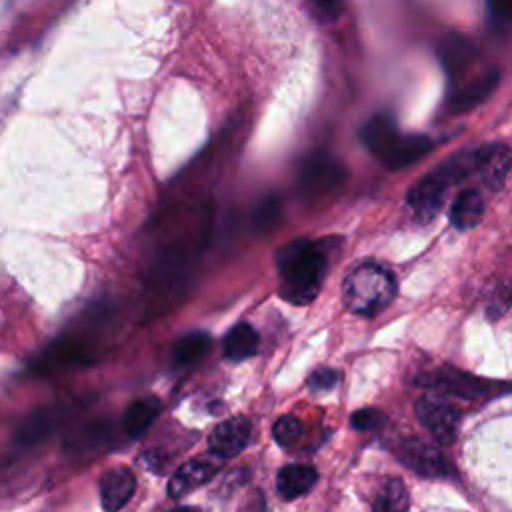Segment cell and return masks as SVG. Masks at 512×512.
Here are the masks:
<instances>
[{
  "mask_svg": "<svg viewBox=\"0 0 512 512\" xmlns=\"http://www.w3.org/2000/svg\"><path fill=\"white\" fill-rule=\"evenodd\" d=\"M364 146L388 168H406L424 158L432 148V140L422 134H400L396 124L386 114L372 116L362 132Z\"/></svg>",
  "mask_w": 512,
  "mask_h": 512,
  "instance_id": "obj_3",
  "label": "cell"
},
{
  "mask_svg": "<svg viewBox=\"0 0 512 512\" xmlns=\"http://www.w3.org/2000/svg\"><path fill=\"white\" fill-rule=\"evenodd\" d=\"M484 214V198L478 188H466L450 206V222L458 230H472Z\"/></svg>",
  "mask_w": 512,
  "mask_h": 512,
  "instance_id": "obj_17",
  "label": "cell"
},
{
  "mask_svg": "<svg viewBox=\"0 0 512 512\" xmlns=\"http://www.w3.org/2000/svg\"><path fill=\"white\" fill-rule=\"evenodd\" d=\"M302 434V422L294 416H280L272 426V436L280 446H292Z\"/></svg>",
  "mask_w": 512,
  "mask_h": 512,
  "instance_id": "obj_23",
  "label": "cell"
},
{
  "mask_svg": "<svg viewBox=\"0 0 512 512\" xmlns=\"http://www.w3.org/2000/svg\"><path fill=\"white\" fill-rule=\"evenodd\" d=\"M160 408L162 406L156 398H138V400H134L124 412V432L130 438L142 436L152 426L156 416L160 414Z\"/></svg>",
  "mask_w": 512,
  "mask_h": 512,
  "instance_id": "obj_19",
  "label": "cell"
},
{
  "mask_svg": "<svg viewBox=\"0 0 512 512\" xmlns=\"http://www.w3.org/2000/svg\"><path fill=\"white\" fill-rule=\"evenodd\" d=\"M384 422H386V414L380 412L378 408H362V410H356V412L350 416L352 428H354V430H360V432L378 430V428H382Z\"/></svg>",
  "mask_w": 512,
  "mask_h": 512,
  "instance_id": "obj_25",
  "label": "cell"
},
{
  "mask_svg": "<svg viewBox=\"0 0 512 512\" xmlns=\"http://www.w3.org/2000/svg\"><path fill=\"white\" fill-rule=\"evenodd\" d=\"M312 18L318 24H332L340 18L344 0H306Z\"/></svg>",
  "mask_w": 512,
  "mask_h": 512,
  "instance_id": "obj_24",
  "label": "cell"
},
{
  "mask_svg": "<svg viewBox=\"0 0 512 512\" xmlns=\"http://www.w3.org/2000/svg\"><path fill=\"white\" fill-rule=\"evenodd\" d=\"M280 214V204L276 198H268L266 204L260 206L258 216H256V226L258 228H270L276 222V216Z\"/></svg>",
  "mask_w": 512,
  "mask_h": 512,
  "instance_id": "obj_27",
  "label": "cell"
},
{
  "mask_svg": "<svg viewBox=\"0 0 512 512\" xmlns=\"http://www.w3.org/2000/svg\"><path fill=\"white\" fill-rule=\"evenodd\" d=\"M66 408L62 406H44L34 410L28 418L22 420V424L16 430V444L20 448H32L48 440L64 422Z\"/></svg>",
  "mask_w": 512,
  "mask_h": 512,
  "instance_id": "obj_9",
  "label": "cell"
},
{
  "mask_svg": "<svg viewBox=\"0 0 512 512\" xmlns=\"http://www.w3.org/2000/svg\"><path fill=\"white\" fill-rule=\"evenodd\" d=\"M396 296V280L390 270L368 262L354 268L342 286V298L350 312L360 316H376Z\"/></svg>",
  "mask_w": 512,
  "mask_h": 512,
  "instance_id": "obj_4",
  "label": "cell"
},
{
  "mask_svg": "<svg viewBox=\"0 0 512 512\" xmlns=\"http://www.w3.org/2000/svg\"><path fill=\"white\" fill-rule=\"evenodd\" d=\"M436 54L444 72L454 82L458 76L464 74V70L470 68V64L478 56V50L470 38L450 32L442 36L440 42L436 44Z\"/></svg>",
  "mask_w": 512,
  "mask_h": 512,
  "instance_id": "obj_11",
  "label": "cell"
},
{
  "mask_svg": "<svg viewBox=\"0 0 512 512\" xmlns=\"http://www.w3.org/2000/svg\"><path fill=\"white\" fill-rule=\"evenodd\" d=\"M252 422L246 416H232L220 422L208 436V448L218 458L238 456L250 442Z\"/></svg>",
  "mask_w": 512,
  "mask_h": 512,
  "instance_id": "obj_10",
  "label": "cell"
},
{
  "mask_svg": "<svg viewBox=\"0 0 512 512\" xmlns=\"http://www.w3.org/2000/svg\"><path fill=\"white\" fill-rule=\"evenodd\" d=\"M340 374L334 368H318L308 376V388L314 392H326L338 386Z\"/></svg>",
  "mask_w": 512,
  "mask_h": 512,
  "instance_id": "obj_26",
  "label": "cell"
},
{
  "mask_svg": "<svg viewBox=\"0 0 512 512\" xmlns=\"http://www.w3.org/2000/svg\"><path fill=\"white\" fill-rule=\"evenodd\" d=\"M216 474V466L208 460H190L186 464H182L174 476L168 482V494L170 498H182L188 492L200 488L202 484H206L208 480H212V476Z\"/></svg>",
  "mask_w": 512,
  "mask_h": 512,
  "instance_id": "obj_14",
  "label": "cell"
},
{
  "mask_svg": "<svg viewBox=\"0 0 512 512\" xmlns=\"http://www.w3.org/2000/svg\"><path fill=\"white\" fill-rule=\"evenodd\" d=\"M316 480H318L316 468L308 464H288L280 468L276 476V488L284 500H296L308 494L314 488Z\"/></svg>",
  "mask_w": 512,
  "mask_h": 512,
  "instance_id": "obj_15",
  "label": "cell"
},
{
  "mask_svg": "<svg viewBox=\"0 0 512 512\" xmlns=\"http://www.w3.org/2000/svg\"><path fill=\"white\" fill-rule=\"evenodd\" d=\"M416 416L438 444L450 446L454 442L460 428V410L452 402L434 396L420 398L416 402Z\"/></svg>",
  "mask_w": 512,
  "mask_h": 512,
  "instance_id": "obj_6",
  "label": "cell"
},
{
  "mask_svg": "<svg viewBox=\"0 0 512 512\" xmlns=\"http://www.w3.org/2000/svg\"><path fill=\"white\" fill-rule=\"evenodd\" d=\"M500 80V70H488L484 76L476 78L474 82L466 84L464 88L456 90L448 102L452 112H468L482 104L498 86Z\"/></svg>",
  "mask_w": 512,
  "mask_h": 512,
  "instance_id": "obj_16",
  "label": "cell"
},
{
  "mask_svg": "<svg viewBox=\"0 0 512 512\" xmlns=\"http://www.w3.org/2000/svg\"><path fill=\"white\" fill-rule=\"evenodd\" d=\"M134 490H136V476L132 474V470L124 466L112 468L100 478V500H102V506L110 512L124 508L134 496Z\"/></svg>",
  "mask_w": 512,
  "mask_h": 512,
  "instance_id": "obj_13",
  "label": "cell"
},
{
  "mask_svg": "<svg viewBox=\"0 0 512 512\" xmlns=\"http://www.w3.org/2000/svg\"><path fill=\"white\" fill-rule=\"evenodd\" d=\"M86 356H88V350L82 342L70 340V338L58 340L50 348H46L30 368L36 374H46V372H54V370H60L66 366L84 364Z\"/></svg>",
  "mask_w": 512,
  "mask_h": 512,
  "instance_id": "obj_12",
  "label": "cell"
},
{
  "mask_svg": "<svg viewBox=\"0 0 512 512\" xmlns=\"http://www.w3.org/2000/svg\"><path fill=\"white\" fill-rule=\"evenodd\" d=\"M344 178H346V170L334 156L316 152L304 158L298 174V186L304 198L318 200L338 190Z\"/></svg>",
  "mask_w": 512,
  "mask_h": 512,
  "instance_id": "obj_5",
  "label": "cell"
},
{
  "mask_svg": "<svg viewBox=\"0 0 512 512\" xmlns=\"http://www.w3.org/2000/svg\"><path fill=\"white\" fill-rule=\"evenodd\" d=\"M398 456L410 470H414L420 476L440 478V476H448L450 472V466L442 456V452L434 444L420 438L402 440L398 444Z\"/></svg>",
  "mask_w": 512,
  "mask_h": 512,
  "instance_id": "obj_8",
  "label": "cell"
},
{
  "mask_svg": "<svg viewBox=\"0 0 512 512\" xmlns=\"http://www.w3.org/2000/svg\"><path fill=\"white\" fill-rule=\"evenodd\" d=\"M510 170V150L504 144H486L484 148V158L480 166V178L484 184L498 192L508 176Z\"/></svg>",
  "mask_w": 512,
  "mask_h": 512,
  "instance_id": "obj_18",
  "label": "cell"
},
{
  "mask_svg": "<svg viewBox=\"0 0 512 512\" xmlns=\"http://www.w3.org/2000/svg\"><path fill=\"white\" fill-rule=\"evenodd\" d=\"M484 148L486 146H476L452 154L410 188L406 200L418 222H428L438 216L448 188L472 178V174L480 176Z\"/></svg>",
  "mask_w": 512,
  "mask_h": 512,
  "instance_id": "obj_1",
  "label": "cell"
},
{
  "mask_svg": "<svg viewBox=\"0 0 512 512\" xmlns=\"http://www.w3.org/2000/svg\"><path fill=\"white\" fill-rule=\"evenodd\" d=\"M326 252L310 240H296L278 252L280 292L292 304H308L320 292Z\"/></svg>",
  "mask_w": 512,
  "mask_h": 512,
  "instance_id": "obj_2",
  "label": "cell"
},
{
  "mask_svg": "<svg viewBox=\"0 0 512 512\" xmlns=\"http://www.w3.org/2000/svg\"><path fill=\"white\" fill-rule=\"evenodd\" d=\"M418 386H424V388H432V390H438L442 394H448V396H458V398H466V400H474V398H480L488 392V384L472 374H466V372H460L456 368H440V370H434V372H428V374H422L416 378Z\"/></svg>",
  "mask_w": 512,
  "mask_h": 512,
  "instance_id": "obj_7",
  "label": "cell"
},
{
  "mask_svg": "<svg viewBox=\"0 0 512 512\" xmlns=\"http://www.w3.org/2000/svg\"><path fill=\"white\" fill-rule=\"evenodd\" d=\"M210 336L206 332H190L184 334L172 350V360L176 366L184 368V366H192L196 364L208 350H210Z\"/></svg>",
  "mask_w": 512,
  "mask_h": 512,
  "instance_id": "obj_21",
  "label": "cell"
},
{
  "mask_svg": "<svg viewBox=\"0 0 512 512\" xmlns=\"http://www.w3.org/2000/svg\"><path fill=\"white\" fill-rule=\"evenodd\" d=\"M258 342V332L250 324H236L224 338V356L230 362H242L256 354Z\"/></svg>",
  "mask_w": 512,
  "mask_h": 512,
  "instance_id": "obj_20",
  "label": "cell"
},
{
  "mask_svg": "<svg viewBox=\"0 0 512 512\" xmlns=\"http://www.w3.org/2000/svg\"><path fill=\"white\" fill-rule=\"evenodd\" d=\"M408 504H410V498H408V490H406L404 482L398 478H390L382 486L372 508L378 512H402L408 508Z\"/></svg>",
  "mask_w": 512,
  "mask_h": 512,
  "instance_id": "obj_22",
  "label": "cell"
}]
</instances>
